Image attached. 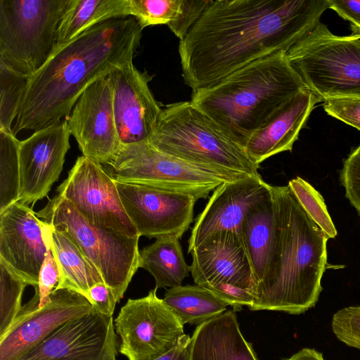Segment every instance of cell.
<instances>
[{"mask_svg":"<svg viewBox=\"0 0 360 360\" xmlns=\"http://www.w3.org/2000/svg\"><path fill=\"white\" fill-rule=\"evenodd\" d=\"M329 0H211L179 41L185 84L192 92L286 51L320 22Z\"/></svg>","mask_w":360,"mask_h":360,"instance_id":"cell-1","label":"cell"},{"mask_svg":"<svg viewBox=\"0 0 360 360\" xmlns=\"http://www.w3.org/2000/svg\"><path fill=\"white\" fill-rule=\"evenodd\" d=\"M143 29L131 16L111 19L56 49L30 79L12 128L38 131L69 116L84 90L117 65L133 60Z\"/></svg>","mask_w":360,"mask_h":360,"instance_id":"cell-2","label":"cell"},{"mask_svg":"<svg viewBox=\"0 0 360 360\" xmlns=\"http://www.w3.org/2000/svg\"><path fill=\"white\" fill-rule=\"evenodd\" d=\"M271 192L274 255L264 279L252 291L249 309L298 315L319 300L330 238L306 212L288 186L271 185Z\"/></svg>","mask_w":360,"mask_h":360,"instance_id":"cell-3","label":"cell"},{"mask_svg":"<svg viewBox=\"0 0 360 360\" xmlns=\"http://www.w3.org/2000/svg\"><path fill=\"white\" fill-rule=\"evenodd\" d=\"M304 89L281 51L192 92L190 101L245 148L252 135Z\"/></svg>","mask_w":360,"mask_h":360,"instance_id":"cell-4","label":"cell"},{"mask_svg":"<svg viewBox=\"0 0 360 360\" xmlns=\"http://www.w3.org/2000/svg\"><path fill=\"white\" fill-rule=\"evenodd\" d=\"M149 142L162 153L220 174L235 178L259 174V165L245 148L190 101L162 109Z\"/></svg>","mask_w":360,"mask_h":360,"instance_id":"cell-5","label":"cell"},{"mask_svg":"<svg viewBox=\"0 0 360 360\" xmlns=\"http://www.w3.org/2000/svg\"><path fill=\"white\" fill-rule=\"evenodd\" d=\"M71 0H0V63L32 77L57 48Z\"/></svg>","mask_w":360,"mask_h":360,"instance_id":"cell-6","label":"cell"},{"mask_svg":"<svg viewBox=\"0 0 360 360\" xmlns=\"http://www.w3.org/2000/svg\"><path fill=\"white\" fill-rule=\"evenodd\" d=\"M304 88L321 101L360 97V38L338 36L321 22L286 51Z\"/></svg>","mask_w":360,"mask_h":360,"instance_id":"cell-7","label":"cell"},{"mask_svg":"<svg viewBox=\"0 0 360 360\" xmlns=\"http://www.w3.org/2000/svg\"><path fill=\"white\" fill-rule=\"evenodd\" d=\"M37 214L75 242L120 302L139 268L140 237L131 238L89 223L68 200L58 194Z\"/></svg>","mask_w":360,"mask_h":360,"instance_id":"cell-8","label":"cell"},{"mask_svg":"<svg viewBox=\"0 0 360 360\" xmlns=\"http://www.w3.org/2000/svg\"><path fill=\"white\" fill-rule=\"evenodd\" d=\"M110 165L116 181L187 193L198 200L235 178L186 162L155 148L149 141L121 146ZM242 178V177H241Z\"/></svg>","mask_w":360,"mask_h":360,"instance_id":"cell-9","label":"cell"},{"mask_svg":"<svg viewBox=\"0 0 360 360\" xmlns=\"http://www.w3.org/2000/svg\"><path fill=\"white\" fill-rule=\"evenodd\" d=\"M120 338V352L128 360H157L179 342L184 325L157 296V288L138 299H128L114 320Z\"/></svg>","mask_w":360,"mask_h":360,"instance_id":"cell-10","label":"cell"},{"mask_svg":"<svg viewBox=\"0 0 360 360\" xmlns=\"http://www.w3.org/2000/svg\"><path fill=\"white\" fill-rule=\"evenodd\" d=\"M57 194L89 223L131 238L140 237L125 211L115 181L101 164L78 157Z\"/></svg>","mask_w":360,"mask_h":360,"instance_id":"cell-11","label":"cell"},{"mask_svg":"<svg viewBox=\"0 0 360 360\" xmlns=\"http://www.w3.org/2000/svg\"><path fill=\"white\" fill-rule=\"evenodd\" d=\"M125 211L140 236L179 239L193 221L198 199L190 194L116 181Z\"/></svg>","mask_w":360,"mask_h":360,"instance_id":"cell-12","label":"cell"},{"mask_svg":"<svg viewBox=\"0 0 360 360\" xmlns=\"http://www.w3.org/2000/svg\"><path fill=\"white\" fill-rule=\"evenodd\" d=\"M65 120L82 155L101 165L110 164L121 143L108 76L96 80L84 90Z\"/></svg>","mask_w":360,"mask_h":360,"instance_id":"cell-13","label":"cell"},{"mask_svg":"<svg viewBox=\"0 0 360 360\" xmlns=\"http://www.w3.org/2000/svg\"><path fill=\"white\" fill-rule=\"evenodd\" d=\"M107 76L121 146L149 141L162 109L148 85L153 76L138 70L133 60L116 65Z\"/></svg>","mask_w":360,"mask_h":360,"instance_id":"cell-14","label":"cell"},{"mask_svg":"<svg viewBox=\"0 0 360 360\" xmlns=\"http://www.w3.org/2000/svg\"><path fill=\"white\" fill-rule=\"evenodd\" d=\"M47 227L19 201L0 212V262L34 289L48 250Z\"/></svg>","mask_w":360,"mask_h":360,"instance_id":"cell-15","label":"cell"},{"mask_svg":"<svg viewBox=\"0 0 360 360\" xmlns=\"http://www.w3.org/2000/svg\"><path fill=\"white\" fill-rule=\"evenodd\" d=\"M93 309L83 295L70 289H54L44 305L18 314L0 338V360H18L59 327Z\"/></svg>","mask_w":360,"mask_h":360,"instance_id":"cell-16","label":"cell"},{"mask_svg":"<svg viewBox=\"0 0 360 360\" xmlns=\"http://www.w3.org/2000/svg\"><path fill=\"white\" fill-rule=\"evenodd\" d=\"M270 195L271 185L260 174L246 176L219 186L195 219L188 252L218 233L230 231L240 238L241 225L247 214Z\"/></svg>","mask_w":360,"mask_h":360,"instance_id":"cell-17","label":"cell"},{"mask_svg":"<svg viewBox=\"0 0 360 360\" xmlns=\"http://www.w3.org/2000/svg\"><path fill=\"white\" fill-rule=\"evenodd\" d=\"M70 135L64 120L20 141L19 202L29 205L47 196L63 170Z\"/></svg>","mask_w":360,"mask_h":360,"instance_id":"cell-18","label":"cell"},{"mask_svg":"<svg viewBox=\"0 0 360 360\" xmlns=\"http://www.w3.org/2000/svg\"><path fill=\"white\" fill-rule=\"evenodd\" d=\"M194 282L205 288L228 283L252 291V268L240 238L235 233H218L189 252Z\"/></svg>","mask_w":360,"mask_h":360,"instance_id":"cell-19","label":"cell"},{"mask_svg":"<svg viewBox=\"0 0 360 360\" xmlns=\"http://www.w3.org/2000/svg\"><path fill=\"white\" fill-rule=\"evenodd\" d=\"M112 318L94 307L59 327L18 360H102Z\"/></svg>","mask_w":360,"mask_h":360,"instance_id":"cell-20","label":"cell"},{"mask_svg":"<svg viewBox=\"0 0 360 360\" xmlns=\"http://www.w3.org/2000/svg\"><path fill=\"white\" fill-rule=\"evenodd\" d=\"M321 100L304 89L284 105L250 138L245 150L257 165L284 151H291L299 134Z\"/></svg>","mask_w":360,"mask_h":360,"instance_id":"cell-21","label":"cell"},{"mask_svg":"<svg viewBox=\"0 0 360 360\" xmlns=\"http://www.w3.org/2000/svg\"><path fill=\"white\" fill-rule=\"evenodd\" d=\"M188 360H258L241 333L234 311L200 324L191 337Z\"/></svg>","mask_w":360,"mask_h":360,"instance_id":"cell-22","label":"cell"},{"mask_svg":"<svg viewBox=\"0 0 360 360\" xmlns=\"http://www.w3.org/2000/svg\"><path fill=\"white\" fill-rule=\"evenodd\" d=\"M240 238L252 268L254 290L264 279L274 254L275 226L271 192L247 214L241 225Z\"/></svg>","mask_w":360,"mask_h":360,"instance_id":"cell-23","label":"cell"},{"mask_svg":"<svg viewBox=\"0 0 360 360\" xmlns=\"http://www.w3.org/2000/svg\"><path fill=\"white\" fill-rule=\"evenodd\" d=\"M211 0H129V16L142 29L167 25L183 39L207 8Z\"/></svg>","mask_w":360,"mask_h":360,"instance_id":"cell-24","label":"cell"},{"mask_svg":"<svg viewBox=\"0 0 360 360\" xmlns=\"http://www.w3.org/2000/svg\"><path fill=\"white\" fill-rule=\"evenodd\" d=\"M48 234L60 272L55 289H70L87 298L94 285L104 283L100 273L64 231L49 225Z\"/></svg>","mask_w":360,"mask_h":360,"instance_id":"cell-25","label":"cell"},{"mask_svg":"<svg viewBox=\"0 0 360 360\" xmlns=\"http://www.w3.org/2000/svg\"><path fill=\"white\" fill-rule=\"evenodd\" d=\"M127 16L129 0H71L59 25L57 48L99 23Z\"/></svg>","mask_w":360,"mask_h":360,"instance_id":"cell-26","label":"cell"},{"mask_svg":"<svg viewBox=\"0 0 360 360\" xmlns=\"http://www.w3.org/2000/svg\"><path fill=\"white\" fill-rule=\"evenodd\" d=\"M139 267L153 276L157 289L181 285L191 273L179 238L170 236L156 238L140 251Z\"/></svg>","mask_w":360,"mask_h":360,"instance_id":"cell-27","label":"cell"},{"mask_svg":"<svg viewBox=\"0 0 360 360\" xmlns=\"http://www.w3.org/2000/svg\"><path fill=\"white\" fill-rule=\"evenodd\" d=\"M163 301L184 326L200 325L226 311V302L208 288L198 285L167 289Z\"/></svg>","mask_w":360,"mask_h":360,"instance_id":"cell-28","label":"cell"},{"mask_svg":"<svg viewBox=\"0 0 360 360\" xmlns=\"http://www.w3.org/2000/svg\"><path fill=\"white\" fill-rule=\"evenodd\" d=\"M19 148L15 135L0 130V212L19 199Z\"/></svg>","mask_w":360,"mask_h":360,"instance_id":"cell-29","label":"cell"},{"mask_svg":"<svg viewBox=\"0 0 360 360\" xmlns=\"http://www.w3.org/2000/svg\"><path fill=\"white\" fill-rule=\"evenodd\" d=\"M30 79L0 63L1 131L12 132V123L18 116Z\"/></svg>","mask_w":360,"mask_h":360,"instance_id":"cell-30","label":"cell"},{"mask_svg":"<svg viewBox=\"0 0 360 360\" xmlns=\"http://www.w3.org/2000/svg\"><path fill=\"white\" fill-rule=\"evenodd\" d=\"M27 285L0 262V338L9 329L20 313Z\"/></svg>","mask_w":360,"mask_h":360,"instance_id":"cell-31","label":"cell"},{"mask_svg":"<svg viewBox=\"0 0 360 360\" xmlns=\"http://www.w3.org/2000/svg\"><path fill=\"white\" fill-rule=\"evenodd\" d=\"M288 186L312 220L330 238H334L337 231L322 195L309 183L299 176L290 180Z\"/></svg>","mask_w":360,"mask_h":360,"instance_id":"cell-32","label":"cell"},{"mask_svg":"<svg viewBox=\"0 0 360 360\" xmlns=\"http://www.w3.org/2000/svg\"><path fill=\"white\" fill-rule=\"evenodd\" d=\"M48 230L49 225L46 231L48 250L39 272L38 285L34 289V295L25 304V308L30 311L40 308L48 302L60 280L59 269L49 245Z\"/></svg>","mask_w":360,"mask_h":360,"instance_id":"cell-33","label":"cell"},{"mask_svg":"<svg viewBox=\"0 0 360 360\" xmlns=\"http://www.w3.org/2000/svg\"><path fill=\"white\" fill-rule=\"evenodd\" d=\"M331 327L339 340L360 349V307L351 306L338 311L333 316Z\"/></svg>","mask_w":360,"mask_h":360,"instance_id":"cell-34","label":"cell"},{"mask_svg":"<svg viewBox=\"0 0 360 360\" xmlns=\"http://www.w3.org/2000/svg\"><path fill=\"white\" fill-rule=\"evenodd\" d=\"M340 181L345 188V197L360 216V145L344 160Z\"/></svg>","mask_w":360,"mask_h":360,"instance_id":"cell-35","label":"cell"},{"mask_svg":"<svg viewBox=\"0 0 360 360\" xmlns=\"http://www.w3.org/2000/svg\"><path fill=\"white\" fill-rule=\"evenodd\" d=\"M323 101L328 115L360 130V97H330Z\"/></svg>","mask_w":360,"mask_h":360,"instance_id":"cell-36","label":"cell"},{"mask_svg":"<svg viewBox=\"0 0 360 360\" xmlns=\"http://www.w3.org/2000/svg\"><path fill=\"white\" fill-rule=\"evenodd\" d=\"M207 288L232 307L233 311L241 310L245 306L249 308L253 302V295L249 289L228 283H219Z\"/></svg>","mask_w":360,"mask_h":360,"instance_id":"cell-37","label":"cell"},{"mask_svg":"<svg viewBox=\"0 0 360 360\" xmlns=\"http://www.w3.org/2000/svg\"><path fill=\"white\" fill-rule=\"evenodd\" d=\"M87 299L101 314L108 317L113 316L117 302L112 290L104 283L94 285L89 290Z\"/></svg>","mask_w":360,"mask_h":360,"instance_id":"cell-38","label":"cell"},{"mask_svg":"<svg viewBox=\"0 0 360 360\" xmlns=\"http://www.w3.org/2000/svg\"><path fill=\"white\" fill-rule=\"evenodd\" d=\"M329 8L348 20L352 29L360 30V0H329Z\"/></svg>","mask_w":360,"mask_h":360,"instance_id":"cell-39","label":"cell"},{"mask_svg":"<svg viewBox=\"0 0 360 360\" xmlns=\"http://www.w3.org/2000/svg\"><path fill=\"white\" fill-rule=\"evenodd\" d=\"M190 340L191 337L184 334L172 349L157 360H188Z\"/></svg>","mask_w":360,"mask_h":360,"instance_id":"cell-40","label":"cell"},{"mask_svg":"<svg viewBox=\"0 0 360 360\" xmlns=\"http://www.w3.org/2000/svg\"><path fill=\"white\" fill-rule=\"evenodd\" d=\"M117 338L114 326V319L112 318L109 324L105 348L102 360H117Z\"/></svg>","mask_w":360,"mask_h":360,"instance_id":"cell-41","label":"cell"},{"mask_svg":"<svg viewBox=\"0 0 360 360\" xmlns=\"http://www.w3.org/2000/svg\"><path fill=\"white\" fill-rule=\"evenodd\" d=\"M284 360H324L321 353L314 349L304 348Z\"/></svg>","mask_w":360,"mask_h":360,"instance_id":"cell-42","label":"cell"},{"mask_svg":"<svg viewBox=\"0 0 360 360\" xmlns=\"http://www.w3.org/2000/svg\"><path fill=\"white\" fill-rule=\"evenodd\" d=\"M352 34L358 35L360 38V30L352 29Z\"/></svg>","mask_w":360,"mask_h":360,"instance_id":"cell-43","label":"cell"},{"mask_svg":"<svg viewBox=\"0 0 360 360\" xmlns=\"http://www.w3.org/2000/svg\"></svg>","mask_w":360,"mask_h":360,"instance_id":"cell-44","label":"cell"}]
</instances>
